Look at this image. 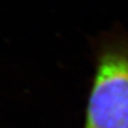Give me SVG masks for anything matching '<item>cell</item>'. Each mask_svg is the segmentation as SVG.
Segmentation results:
<instances>
[{
  "label": "cell",
  "instance_id": "6da1fadb",
  "mask_svg": "<svg viewBox=\"0 0 128 128\" xmlns=\"http://www.w3.org/2000/svg\"><path fill=\"white\" fill-rule=\"evenodd\" d=\"M84 128H128V46L100 52Z\"/></svg>",
  "mask_w": 128,
  "mask_h": 128
}]
</instances>
